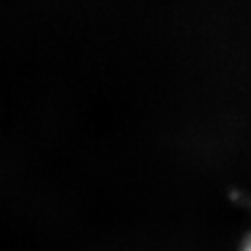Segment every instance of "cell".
<instances>
[{"label":"cell","instance_id":"1","mask_svg":"<svg viewBox=\"0 0 251 251\" xmlns=\"http://www.w3.org/2000/svg\"><path fill=\"white\" fill-rule=\"evenodd\" d=\"M241 251H251V232L247 234V239L243 241V247H241Z\"/></svg>","mask_w":251,"mask_h":251}]
</instances>
